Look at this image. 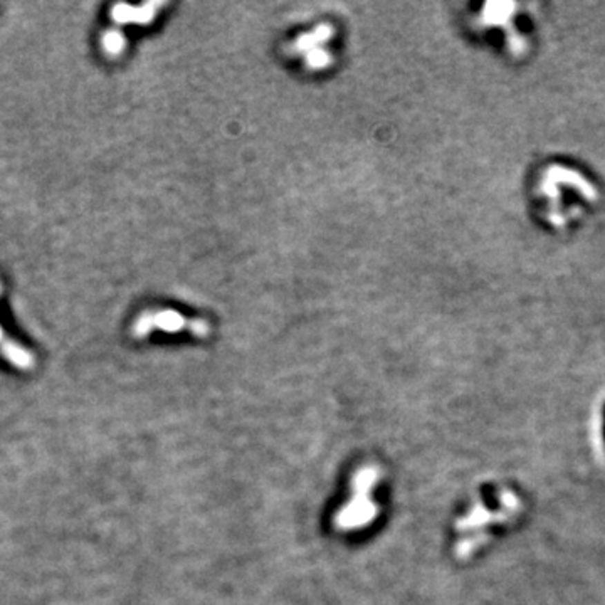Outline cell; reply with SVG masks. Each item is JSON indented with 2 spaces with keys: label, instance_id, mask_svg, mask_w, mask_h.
Masks as SVG:
<instances>
[{
  "label": "cell",
  "instance_id": "cell-1",
  "mask_svg": "<svg viewBox=\"0 0 605 605\" xmlns=\"http://www.w3.org/2000/svg\"><path fill=\"white\" fill-rule=\"evenodd\" d=\"M0 293H2V286H0ZM0 355L7 360L9 363H12L15 368L19 370H30L34 368V355L27 348L19 345L17 341L9 338L7 333L3 332L2 325H0Z\"/></svg>",
  "mask_w": 605,
  "mask_h": 605
},
{
  "label": "cell",
  "instance_id": "cell-2",
  "mask_svg": "<svg viewBox=\"0 0 605 605\" xmlns=\"http://www.w3.org/2000/svg\"><path fill=\"white\" fill-rule=\"evenodd\" d=\"M103 46L108 52H118L123 48V37L118 32H108L103 37Z\"/></svg>",
  "mask_w": 605,
  "mask_h": 605
}]
</instances>
